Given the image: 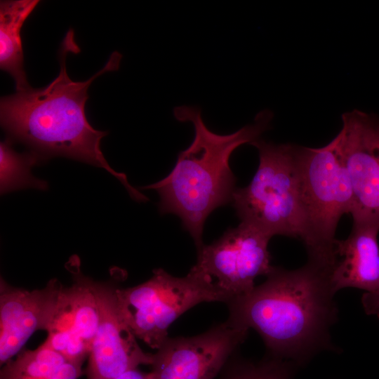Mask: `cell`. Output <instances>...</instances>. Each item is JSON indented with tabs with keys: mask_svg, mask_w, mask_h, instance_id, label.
I'll return each mask as SVG.
<instances>
[{
	"mask_svg": "<svg viewBox=\"0 0 379 379\" xmlns=\"http://www.w3.org/2000/svg\"><path fill=\"white\" fill-rule=\"evenodd\" d=\"M331 274V266L308 258L296 270L273 267L262 284L226 303L227 319L255 330L268 356L301 365L333 349L330 331L338 312Z\"/></svg>",
	"mask_w": 379,
	"mask_h": 379,
	"instance_id": "cell-1",
	"label": "cell"
},
{
	"mask_svg": "<svg viewBox=\"0 0 379 379\" xmlns=\"http://www.w3.org/2000/svg\"><path fill=\"white\" fill-rule=\"evenodd\" d=\"M69 51H79L73 30L68 31L62 42L60 70L53 81L42 88L29 86L1 98V124L7 139L29 147L40 161L62 156L102 168L124 185L134 200L147 201L124 173L111 168L100 147L107 132L94 129L85 114L89 86L102 74L118 69L121 55L114 52L105 67L89 79L74 81L66 69Z\"/></svg>",
	"mask_w": 379,
	"mask_h": 379,
	"instance_id": "cell-2",
	"label": "cell"
},
{
	"mask_svg": "<svg viewBox=\"0 0 379 379\" xmlns=\"http://www.w3.org/2000/svg\"><path fill=\"white\" fill-rule=\"evenodd\" d=\"M173 112L178 121L193 125V140L178 154L174 168L166 177L142 188L158 192L160 213L178 215L198 250L204 245V225L209 214L232 202L236 189V178L230 166L232 152L270 129L273 114L268 109L260 111L253 124L232 133L220 135L206 126L197 107L178 106Z\"/></svg>",
	"mask_w": 379,
	"mask_h": 379,
	"instance_id": "cell-3",
	"label": "cell"
},
{
	"mask_svg": "<svg viewBox=\"0 0 379 379\" xmlns=\"http://www.w3.org/2000/svg\"><path fill=\"white\" fill-rule=\"evenodd\" d=\"M250 145L258 149L259 165L250 183L233 192L238 217L271 238L283 235L302 240L305 214L295 145L260 138Z\"/></svg>",
	"mask_w": 379,
	"mask_h": 379,
	"instance_id": "cell-4",
	"label": "cell"
},
{
	"mask_svg": "<svg viewBox=\"0 0 379 379\" xmlns=\"http://www.w3.org/2000/svg\"><path fill=\"white\" fill-rule=\"evenodd\" d=\"M295 155L305 214L302 241L307 258L331 264L338 222L353 208L350 177L335 137L319 148L295 145Z\"/></svg>",
	"mask_w": 379,
	"mask_h": 379,
	"instance_id": "cell-5",
	"label": "cell"
},
{
	"mask_svg": "<svg viewBox=\"0 0 379 379\" xmlns=\"http://www.w3.org/2000/svg\"><path fill=\"white\" fill-rule=\"evenodd\" d=\"M119 305L136 338L159 349L168 338L169 326L182 314L204 302L228 301L222 293L201 277L189 272L184 277L161 268L153 270L142 284L117 288Z\"/></svg>",
	"mask_w": 379,
	"mask_h": 379,
	"instance_id": "cell-6",
	"label": "cell"
},
{
	"mask_svg": "<svg viewBox=\"0 0 379 379\" xmlns=\"http://www.w3.org/2000/svg\"><path fill=\"white\" fill-rule=\"evenodd\" d=\"M270 239L241 222L212 244L198 249L197 262L190 272L204 279L230 301L250 292L255 287V279L267 276L272 270L268 251Z\"/></svg>",
	"mask_w": 379,
	"mask_h": 379,
	"instance_id": "cell-7",
	"label": "cell"
},
{
	"mask_svg": "<svg viewBox=\"0 0 379 379\" xmlns=\"http://www.w3.org/2000/svg\"><path fill=\"white\" fill-rule=\"evenodd\" d=\"M342 121L335 138L352 188V222L379 223V118L354 109Z\"/></svg>",
	"mask_w": 379,
	"mask_h": 379,
	"instance_id": "cell-8",
	"label": "cell"
},
{
	"mask_svg": "<svg viewBox=\"0 0 379 379\" xmlns=\"http://www.w3.org/2000/svg\"><path fill=\"white\" fill-rule=\"evenodd\" d=\"M228 319L192 337L168 338L154 354L156 379H215L248 335Z\"/></svg>",
	"mask_w": 379,
	"mask_h": 379,
	"instance_id": "cell-9",
	"label": "cell"
},
{
	"mask_svg": "<svg viewBox=\"0 0 379 379\" xmlns=\"http://www.w3.org/2000/svg\"><path fill=\"white\" fill-rule=\"evenodd\" d=\"M66 267L72 274L73 284L60 288L44 343L69 361L82 366L97 332L99 309L92 279L81 272L79 258L72 256Z\"/></svg>",
	"mask_w": 379,
	"mask_h": 379,
	"instance_id": "cell-10",
	"label": "cell"
},
{
	"mask_svg": "<svg viewBox=\"0 0 379 379\" xmlns=\"http://www.w3.org/2000/svg\"><path fill=\"white\" fill-rule=\"evenodd\" d=\"M99 309V323L86 373L88 379H114L138 366L152 365L154 354L145 353L119 305L117 286L91 280Z\"/></svg>",
	"mask_w": 379,
	"mask_h": 379,
	"instance_id": "cell-11",
	"label": "cell"
},
{
	"mask_svg": "<svg viewBox=\"0 0 379 379\" xmlns=\"http://www.w3.org/2000/svg\"><path fill=\"white\" fill-rule=\"evenodd\" d=\"M62 284L51 279L42 289L29 291L0 280V364L19 354L39 330L46 331Z\"/></svg>",
	"mask_w": 379,
	"mask_h": 379,
	"instance_id": "cell-12",
	"label": "cell"
},
{
	"mask_svg": "<svg viewBox=\"0 0 379 379\" xmlns=\"http://www.w3.org/2000/svg\"><path fill=\"white\" fill-rule=\"evenodd\" d=\"M378 222H353L346 239H336L331 282L334 291L357 288L366 293L379 291Z\"/></svg>",
	"mask_w": 379,
	"mask_h": 379,
	"instance_id": "cell-13",
	"label": "cell"
},
{
	"mask_svg": "<svg viewBox=\"0 0 379 379\" xmlns=\"http://www.w3.org/2000/svg\"><path fill=\"white\" fill-rule=\"evenodd\" d=\"M39 2L13 0L0 3V67L13 77L16 91L29 86L24 69L20 32Z\"/></svg>",
	"mask_w": 379,
	"mask_h": 379,
	"instance_id": "cell-14",
	"label": "cell"
},
{
	"mask_svg": "<svg viewBox=\"0 0 379 379\" xmlns=\"http://www.w3.org/2000/svg\"><path fill=\"white\" fill-rule=\"evenodd\" d=\"M81 366L44 343L35 350L20 352L3 365L0 379H78Z\"/></svg>",
	"mask_w": 379,
	"mask_h": 379,
	"instance_id": "cell-15",
	"label": "cell"
},
{
	"mask_svg": "<svg viewBox=\"0 0 379 379\" xmlns=\"http://www.w3.org/2000/svg\"><path fill=\"white\" fill-rule=\"evenodd\" d=\"M39 161V158L31 152H15L9 140L1 142V193L4 194L25 188L47 190V182L35 178L31 172V168Z\"/></svg>",
	"mask_w": 379,
	"mask_h": 379,
	"instance_id": "cell-16",
	"label": "cell"
},
{
	"mask_svg": "<svg viewBox=\"0 0 379 379\" xmlns=\"http://www.w3.org/2000/svg\"><path fill=\"white\" fill-rule=\"evenodd\" d=\"M234 354L218 379H293L296 365L291 361L267 356L260 361L253 362Z\"/></svg>",
	"mask_w": 379,
	"mask_h": 379,
	"instance_id": "cell-17",
	"label": "cell"
},
{
	"mask_svg": "<svg viewBox=\"0 0 379 379\" xmlns=\"http://www.w3.org/2000/svg\"><path fill=\"white\" fill-rule=\"evenodd\" d=\"M361 303L367 314L375 315L379 319V291L373 293L365 292L361 298Z\"/></svg>",
	"mask_w": 379,
	"mask_h": 379,
	"instance_id": "cell-18",
	"label": "cell"
},
{
	"mask_svg": "<svg viewBox=\"0 0 379 379\" xmlns=\"http://www.w3.org/2000/svg\"><path fill=\"white\" fill-rule=\"evenodd\" d=\"M114 379H156L153 373H144L139 371L138 368L131 369Z\"/></svg>",
	"mask_w": 379,
	"mask_h": 379,
	"instance_id": "cell-19",
	"label": "cell"
}]
</instances>
